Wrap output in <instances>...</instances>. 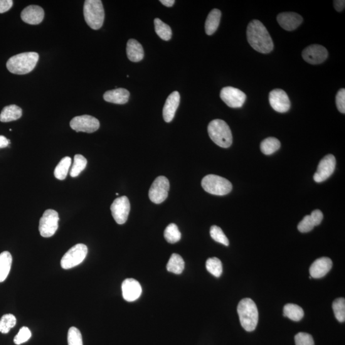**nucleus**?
I'll list each match as a JSON object with an SVG mask.
<instances>
[{
  "label": "nucleus",
  "mask_w": 345,
  "mask_h": 345,
  "mask_svg": "<svg viewBox=\"0 0 345 345\" xmlns=\"http://www.w3.org/2000/svg\"><path fill=\"white\" fill-rule=\"evenodd\" d=\"M247 38L250 45L259 53L268 54L273 50L272 38L267 28L260 21L255 19L249 23Z\"/></svg>",
  "instance_id": "f257e3e1"
},
{
  "label": "nucleus",
  "mask_w": 345,
  "mask_h": 345,
  "mask_svg": "<svg viewBox=\"0 0 345 345\" xmlns=\"http://www.w3.org/2000/svg\"><path fill=\"white\" fill-rule=\"evenodd\" d=\"M39 58V54L34 52L18 54L9 58L7 62V67L10 72L15 75H26L36 67Z\"/></svg>",
  "instance_id": "f03ea898"
},
{
  "label": "nucleus",
  "mask_w": 345,
  "mask_h": 345,
  "mask_svg": "<svg viewBox=\"0 0 345 345\" xmlns=\"http://www.w3.org/2000/svg\"><path fill=\"white\" fill-rule=\"evenodd\" d=\"M237 313L244 329L248 332L255 331L258 322V310L255 302L249 298L240 300Z\"/></svg>",
  "instance_id": "7ed1b4c3"
},
{
  "label": "nucleus",
  "mask_w": 345,
  "mask_h": 345,
  "mask_svg": "<svg viewBox=\"0 0 345 345\" xmlns=\"http://www.w3.org/2000/svg\"><path fill=\"white\" fill-rule=\"evenodd\" d=\"M208 133L211 139L219 147H230L232 144V134L229 125L224 120L216 119L208 125Z\"/></svg>",
  "instance_id": "20e7f679"
},
{
  "label": "nucleus",
  "mask_w": 345,
  "mask_h": 345,
  "mask_svg": "<svg viewBox=\"0 0 345 345\" xmlns=\"http://www.w3.org/2000/svg\"><path fill=\"white\" fill-rule=\"evenodd\" d=\"M84 17L88 25L93 29H98L105 21V12L100 0H86L84 4Z\"/></svg>",
  "instance_id": "39448f33"
},
{
  "label": "nucleus",
  "mask_w": 345,
  "mask_h": 345,
  "mask_svg": "<svg viewBox=\"0 0 345 345\" xmlns=\"http://www.w3.org/2000/svg\"><path fill=\"white\" fill-rule=\"evenodd\" d=\"M201 186L207 193L224 196L230 193L232 184L227 179L216 175H208L202 179Z\"/></svg>",
  "instance_id": "423d86ee"
},
{
  "label": "nucleus",
  "mask_w": 345,
  "mask_h": 345,
  "mask_svg": "<svg viewBox=\"0 0 345 345\" xmlns=\"http://www.w3.org/2000/svg\"><path fill=\"white\" fill-rule=\"evenodd\" d=\"M87 253V246L83 244H78L63 255L61 260V267L67 270L76 267L83 262Z\"/></svg>",
  "instance_id": "0eeeda50"
},
{
  "label": "nucleus",
  "mask_w": 345,
  "mask_h": 345,
  "mask_svg": "<svg viewBox=\"0 0 345 345\" xmlns=\"http://www.w3.org/2000/svg\"><path fill=\"white\" fill-rule=\"evenodd\" d=\"M60 220L57 212L53 209H48L44 212L39 222V231L42 236L51 237L55 235L58 228Z\"/></svg>",
  "instance_id": "6e6552de"
},
{
  "label": "nucleus",
  "mask_w": 345,
  "mask_h": 345,
  "mask_svg": "<svg viewBox=\"0 0 345 345\" xmlns=\"http://www.w3.org/2000/svg\"><path fill=\"white\" fill-rule=\"evenodd\" d=\"M169 182L164 176L155 179L149 190V198L153 203L160 204L166 200L168 196Z\"/></svg>",
  "instance_id": "1a4fd4ad"
},
{
  "label": "nucleus",
  "mask_w": 345,
  "mask_h": 345,
  "mask_svg": "<svg viewBox=\"0 0 345 345\" xmlns=\"http://www.w3.org/2000/svg\"><path fill=\"white\" fill-rule=\"evenodd\" d=\"M70 125L76 132L92 133L99 129L100 122L92 116L85 115L73 118Z\"/></svg>",
  "instance_id": "9d476101"
},
{
  "label": "nucleus",
  "mask_w": 345,
  "mask_h": 345,
  "mask_svg": "<svg viewBox=\"0 0 345 345\" xmlns=\"http://www.w3.org/2000/svg\"><path fill=\"white\" fill-rule=\"evenodd\" d=\"M220 97L228 107L232 108L243 107L246 100V95L238 88L227 86L221 90Z\"/></svg>",
  "instance_id": "9b49d317"
},
{
  "label": "nucleus",
  "mask_w": 345,
  "mask_h": 345,
  "mask_svg": "<svg viewBox=\"0 0 345 345\" xmlns=\"http://www.w3.org/2000/svg\"><path fill=\"white\" fill-rule=\"evenodd\" d=\"M130 211V201L125 196L115 199L111 206L113 218L118 224H124L127 221Z\"/></svg>",
  "instance_id": "f8f14e48"
},
{
  "label": "nucleus",
  "mask_w": 345,
  "mask_h": 345,
  "mask_svg": "<svg viewBox=\"0 0 345 345\" xmlns=\"http://www.w3.org/2000/svg\"><path fill=\"white\" fill-rule=\"evenodd\" d=\"M302 56L307 63L318 65L324 63L327 60L328 51L324 46L319 44H312L303 50Z\"/></svg>",
  "instance_id": "ddd939ff"
},
{
  "label": "nucleus",
  "mask_w": 345,
  "mask_h": 345,
  "mask_svg": "<svg viewBox=\"0 0 345 345\" xmlns=\"http://www.w3.org/2000/svg\"><path fill=\"white\" fill-rule=\"evenodd\" d=\"M336 164V159L333 155H326L318 166L317 171L314 177V181L318 183L326 181L333 174Z\"/></svg>",
  "instance_id": "4468645a"
},
{
  "label": "nucleus",
  "mask_w": 345,
  "mask_h": 345,
  "mask_svg": "<svg viewBox=\"0 0 345 345\" xmlns=\"http://www.w3.org/2000/svg\"><path fill=\"white\" fill-rule=\"evenodd\" d=\"M271 107L275 112L286 113L290 109L291 102L287 93L282 89H274L269 93Z\"/></svg>",
  "instance_id": "2eb2a0df"
},
{
  "label": "nucleus",
  "mask_w": 345,
  "mask_h": 345,
  "mask_svg": "<svg viewBox=\"0 0 345 345\" xmlns=\"http://www.w3.org/2000/svg\"><path fill=\"white\" fill-rule=\"evenodd\" d=\"M122 295L127 302H133L139 299L142 293L141 285L137 281L129 278L124 281L122 285Z\"/></svg>",
  "instance_id": "dca6fc26"
},
{
  "label": "nucleus",
  "mask_w": 345,
  "mask_h": 345,
  "mask_svg": "<svg viewBox=\"0 0 345 345\" xmlns=\"http://www.w3.org/2000/svg\"><path fill=\"white\" fill-rule=\"evenodd\" d=\"M277 21L282 28L287 31H293L302 24L303 18L295 12H283L278 14Z\"/></svg>",
  "instance_id": "f3484780"
},
{
  "label": "nucleus",
  "mask_w": 345,
  "mask_h": 345,
  "mask_svg": "<svg viewBox=\"0 0 345 345\" xmlns=\"http://www.w3.org/2000/svg\"><path fill=\"white\" fill-rule=\"evenodd\" d=\"M332 267L331 259L327 257L320 258L315 260L309 268L310 277L319 279L324 277Z\"/></svg>",
  "instance_id": "a211bd4d"
},
{
  "label": "nucleus",
  "mask_w": 345,
  "mask_h": 345,
  "mask_svg": "<svg viewBox=\"0 0 345 345\" xmlns=\"http://www.w3.org/2000/svg\"><path fill=\"white\" fill-rule=\"evenodd\" d=\"M180 100H181V96L177 91L171 93L167 98L164 106L163 112H162L165 122L168 123L174 119L179 107Z\"/></svg>",
  "instance_id": "6ab92c4d"
},
{
  "label": "nucleus",
  "mask_w": 345,
  "mask_h": 345,
  "mask_svg": "<svg viewBox=\"0 0 345 345\" xmlns=\"http://www.w3.org/2000/svg\"><path fill=\"white\" fill-rule=\"evenodd\" d=\"M22 20L29 24H39L43 21L44 11L42 7L38 6H29L21 12Z\"/></svg>",
  "instance_id": "aec40b11"
},
{
  "label": "nucleus",
  "mask_w": 345,
  "mask_h": 345,
  "mask_svg": "<svg viewBox=\"0 0 345 345\" xmlns=\"http://www.w3.org/2000/svg\"><path fill=\"white\" fill-rule=\"evenodd\" d=\"M130 93L125 88H117V89L108 91L104 94V99L107 102L124 105L129 99Z\"/></svg>",
  "instance_id": "412c9836"
},
{
  "label": "nucleus",
  "mask_w": 345,
  "mask_h": 345,
  "mask_svg": "<svg viewBox=\"0 0 345 345\" xmlns=\"http://www.w3.org/2000/svg\"><path fill=\"white\" fill-rule=\"evenodd\" d=\"M127 55L132 62H139L144 57V51L142 44L134 39H130L127 44Z\"/></svg>",
  "instance_id": "4be33fe9"
},
{
  "label": "nucleus",
  "mask_w": 345,
  "mask_h": 345,
  "mask_svg": "<svg viewBox=\"0 0 345 345\" xmlns=\"http://www.w3.org/2000/svg\"><path fill=\"white\" fill-rule=\"evenodd\" d=\"M221 12L214 9L209 14L205 22V32L208 36H212L216 31L220 23Z\"/></svg>",
  "instance_id": "5701e85b"
},
{
  "label": "nucleus",
  "mask_w": 345,
  "mask_h": 345,
  "mask_svg": "<svg viewBox=\"0 0 345 345\" xmlns=\"http://www.w3.org/2000/svg\"><path fill=\"white\" fill-rule=\"evenodd\" d=\"M23 115V111L20 107L12 105L4 108L0 114V121L2 122H9L19 119Z\"/></svg>",
  "instance_id": "b1692460"
},
{
  "label": "nucleus",
  "mask_w": 345,
  "mask_h": 345,
  "mask_svg": "<svg viewBox=\"0 0 345 345\" xmlns=\"http://www.w3.org/2000/svg\"><path fill=\"white\" fill-rule=\"evenodd\" d=\"M12 263V255L9 251H4L0 254V283L4 282L8 277Z\"/></svg>",
  "instance_id": "393cba45"
},
{
  "label": "nucleus",
  "mask_w": 345,
  "mask_h": 345,
  "mask_svg": "<svg viewBox=\"0 0 345 345\" xmlns=\"http://www.w3.org/2000/svg\"><path fill=\"white\" fill-rule=\"evenodd\" d=\"M304 310L299 305L293 304H288L285 305L283 309V315L288 319L298 322L304 317Z\"/></svg>",
  "instance_id": "a878e982"
},
{
  "label": "nucleus",
  "mask_w": 345,
  "mask_h": 345,
  "mask_svg": "<svg viewBox=\"0 0 345 345\" xmlns=\"http://www.w3.org/2000/svg\"><path fill=\"white\" fill-rule=\"evenodd\" d=\"M185 263L183 258L178 254H172L167 264V270L170 272L181 274L184 269Z\"/></svg>",
  "instance_id": "bb28decb"
},
{
  "label": "nucleus",
  "mask_w": 345,
  "mask_h": 345,
  "mask_svg": "<svg viewBox=\"0 0 345 345\" xmlns=\"http://www.w3.org/2000/svg\"><path fill=\"white\" fill-rule=\"evenodd\" d=\"M281 143L277 138L270 137L266 138L261 143L260 149L263 154L271 155L280 149Z\"/></svg>",
  "instance_id": "cd10ccee"
},
{
  "label": "nucleus",
  "mask_w": 345,
  "mask_h": 345,
  "mask_svg": "<svg viewBox=\"0 0 345 345\" xmlns=\"http://www.w3.org/2000/svg\"><path fill=\"white\" fill-rule=\"evenodd\" d=\"M155 30L157 36L164 41H169L172 37V30L169 25L159 18L154 19Z\"/></svg>",
  "instance_id": "c85d7f7f"
},
{
  "label": "nucleus",
  "mask_w": 345,
  "mask_h": 345,
  "mask_svg": "<svg viewBox=\"0 0 345 345\" xmlns=\"http://www.w3.org/2000/svg\"><path fill=\"white\" fill-rule=\"evenodd\" d=\"M71 158L69 157H64L59 162L57 166H56L54 171V174L56 179L63 181L66 179L67 176L69 168H70L71 165Z\"/></svg>",
  "instance_id": "c756f323"
},
{
  "label": "nucleus",
  "mask_w": 345,
  "mask_h": 345,
  "mask_svg": "<svg viewBox=\"0 0 345 345\" xmlns=\"http://www.w3.org/2000/svg\"><path fill=\"white\" fill-rule=\"evenodd\" d=\"M164 236L165 239L170 244H175L181 240V233L176 224H169L165 229Z\"/></svg>",
  "instance_id": "7c9ffc66"
},
{
  "label": "nucleus",
  "mask_w": 345,
  "mask_h": 345,
  "mask_svg": "<svg viewBox=\"0 0 345 345\" xmlns=\"http://www.w3.org/2000/svg\"><path fill=\"white\" fill-rule=\"evenodd\" d=\"M87 160L82 155L77 154L74 158V164L71 168L70 175L72 177H76L85 169Z\"/></svg>",
  "instance_id": "2f4dec72"
},
{
  "label": "nucleus",
  "mask_w": 345,
  "mask_h": 345,
  "mask_svg": "<svg viewBox=\"0 0 345 345\" xmlns=\"http://www.w3.org/2000/svg\"><path fill=\"white\" fill-rule=\"evenodd\" d=\"M206 268L208 272L216 278L220 277L223 273V265L218 258H209L206 260Z\"/></svg>",
  "instance_id": "473e14b6"
},
{
  "label": "nucleus",
  "mask_w": 345,
  "mask_h": 345,
  "mask_svg": "<svg viewBox=\"0 0 345 345\" xmlns=\"http://www.w3.org/2000/svg\"><path fill=\"white\" fill-rule=\"evenodd\" d=\"M17 320L12 314L4 315L0 319V332L3 334L9 333L12 328L16 325Z\"/></svg>",
  "instance_id": "72a5a7b5"
},
{
  "label": "nucleus",
  "mask_w": 345,
  "mask_h": 345,
  "mask_svg": "<svg viewBox=\"0 0 345 345\" xmlns=\"http://www.w3.org/2000/svg\"><path fill=\"white\" fill-rule=\"evenodd\" d=\"M332 309L336 319L339 322H344L345 320V300L344 298H339L334 300L332 304Z\"/></svg>",
  "instance_id": "f704fd0d"
},
{
  "label": "nucleus",
  "mask_w": 345,
  "mask_h": 345,
  "mask_svg": "<svg viewBox=\"0 0 345 345\" xmlns=\"http://www.w3.org/2000/svg\"><path fill=\"white\" fill-rule=\"evenodd\" d=\"M210 234L211 237L218 243L226 246H229V240L223 230L218 226H213L211 228Z\"/></svg>",
  "instance_id": "c9c22d12"
},
{
  "label": "nucleus",
  "mask_w": 345,
  "mask_h": 345,
  "mask_svg": "<svg viewBox=\"0 0 345 345\" xmlns=\"http://www.w3.org/2000/svg\"><path fill=\"white\" fill-rule=\"evenodd\" d=\"M67 340L68 345H83L82 335L80 330L75 327L69 329Z\"/></svg>",
  "instance_id": "e433bc0d"
},
{
  "label": "nucleus",
  "mask_w": 345,
  "mask_h": 345,
  "mask_svg": "<svg viewBox=\"0 0 345 345\" xmlns=\"http://www.w3.org/2000/svg\"><path fill=\"white\" fill-rule=\"evenodd\" d=\"M31 337V332L28 327H23L18 332V334L15 336L14 339V343L20 345L28 341Z\"/></svg>",
  "instance_id": "4c0bfd02"
},
{
  "label": "nucleus",
  "mask_w": 345,
  "mask_h": 345,
  "mask_svg": "<svg viewBox=\"0 0 345 345\" xmlns=\"http://www.w3.org/2000/svg\"><path fill=\"white\" fill-rule=\"evenodd\" d=\"M315 226L314 221L310 215H307L305 216L298 224V230L301 233H307L314 230Z\"/></svg>",
  "instance_id": "58836bf2"
},
{
  "label": "nucleus",
  "mask_w": 345,
  "mask_h": 345,
  "mask_svg": "<svg viewBox=\"0 0 345 345\" xmlns=\"http://www.w3.org/2000/svg\"><path fill=\"white\" fill-rule=\"evenodd\" d=\"M295 342L296 345H315L312 335L305 332H299L295 335Z\"/></svg>",
  "instance_id": "ea45409f"
},
{
  "label": "nucleus",
  "mask_w": 345,
  "mask_h": 345,
  "mask_svg": "<svg viewBox=\"0 0 345 345\" xmlns=\"http://www.w3.org/2000/svg\"><path fill=\"white\" fill-rule=\"evenodd\" d=\"M336 103L337 110L340 113H345V89L341 88L337 93L336 96Z\"/></svg>",
  "instance_id": "a19ab883"
},
{
  "label": "nucleus",
  "mask_w": 345,
  "mask_h": 345,
  "mask_svg": "<svg viewBox=\"0 0 345 345\" xmlns=\"http://www.w3.org/2000/svg\"><path fill=\"white\" fill-rule=\"evenodd\" d=\"M310 216L313 221H314L315 226L319 225L322 223L323 218H324V215H323V213L320 210L313 211Z\"/></svg>",
  "instance_id": "79ce46f5"
},
{
  "label": "nucleus",
  "mask_w": 345,
  "mask_h": 345,
  "mask_svg": "<svg viewBox=\"0 0 345 345\" xmlns=\"http://www.w3.org/2000/svg\"><path fill=\"white\" fill-rule=\"evenodd\" d=\"M13 1L12 0H0V14L5 13L12 8Z\"/></svg>",
  "instance_id": "37998d69"
},
{
  "label": "nucleus",
  "mask_w": 345,
  "mask_h": 345,
  "mask_svg": "<svg viewBox=\"0 0 345 345\" xmlns=\"http://www.w3.org/2000/svg\"><path fill=\"white\" fill-rule=\"evenodd\" d=\"M334 7L336 11L337 12H341L343 11L345 7L344 0H335L333 2Z\"/></svg>",
  "instance_id": "c03bdc74"
},
{
  "label": "nucleus",
  "mask_w": 345,
  "mask_h": 345,
  "mask_svg": "<svg viewBox=\"0 0 345 345\" xmlns=\"http://www.w3.org/2000/svg\"><path fill=\"white\" fill-rule=\"evenodd\" d=\"M10 144H11V142L9 140L7 139L4 135H0V149L8 147Z\"/></svg>",
  "instance_id": "a18cd8bd"
},
{
  "label": "nucleus",
  "mask_w": 345,
  "mask_h": 345,
  "mask_svg": "<svg viewBox=\"0 0 345 345\" xmlns=\"http://www.w3.org/2000/svg\"><path fill=\"white\" fill-rule=\"evenodd\" d=\"M160 2L167 7H171L176 3L175 0H161Z\"/></svg>",
  "instance_id": "49530a36"
}]
</instances>
